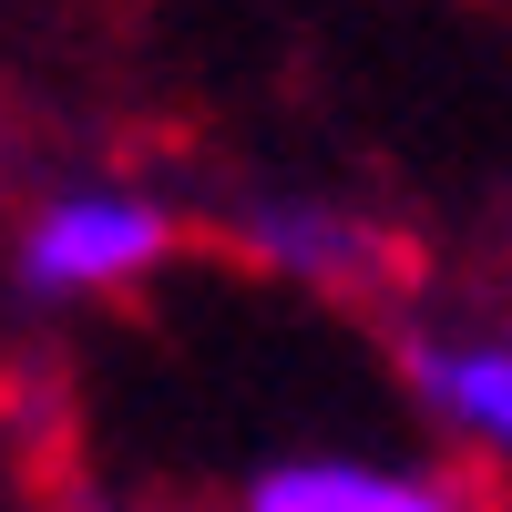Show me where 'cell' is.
I'll use <instances>...</instances> for the list:
<instances>
[{"instance_id":"cell-1","label":"cell","mask_w":512,"mask_h":512,"mask_svg":"<svg viewBox=\"0 0 512 512\" xmlns=\"http://www.w3.org/2000/svg\"><path fill=\"white\" fill-rule=\"evenodd\" d=\"M185 236H195L185 205L154 175L82 164V175H52L11 216V297L21 308H113V297H144L175 267Z\"/></svg>"},{"instance_id":"cell-2","label":"cell","mask_w":512,"mask_h":512,"mask_svg":"<svg viewBox=\"0 0 512 512\" xmlns=\"http://www.w3.org/2000/svg\"><path fill=\"white\" fill-rule=\"evenodd\" d=\"M216 236H226L236 267H256L287 297H318V308H390L410 287V226L390 205H369L359 185L256 175V185L226 195Z\"/></svg>"},{"instance_id":"cell-3","label":"cell","mask_w":512,"mask_h":512,"mask_svg":"<svg viewBox=\"0 0 512 512\" xmlns=\"http://www.w3.org/2000/svg\"><path fill=\"white\" fill-rule=\"evenodd\" d=\"M400 390L451 472L512 482V318H410Z\"/></svg>"},{"instance_id":"cell-4","label":"cell","mask_w":512,"mask_h":512,"mask_svg":"<svg viewBox=\"0 0 512 512\" xmlns=\"http://www.w3.org/2000/svg\"><path fill=\"white\" fill-rule=\"evenodd\" d=\"M236 512H482V492H472V472H451V461H431V451L318 441V451L256 461Z\"/></svg>"}]
</instances>
